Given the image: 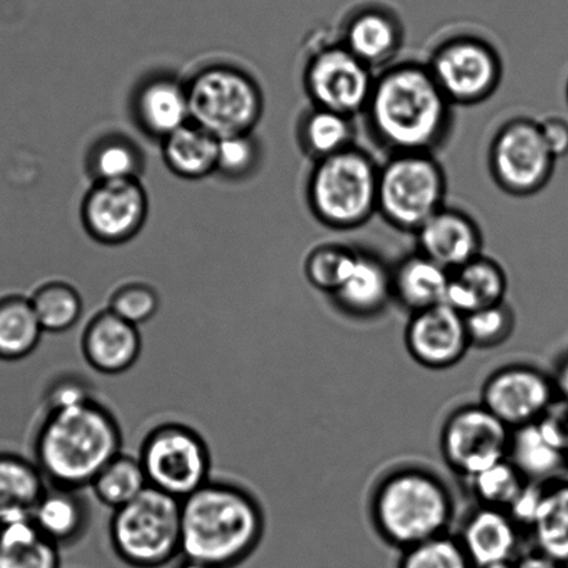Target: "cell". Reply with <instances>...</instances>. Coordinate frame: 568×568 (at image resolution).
I'll list each match as a JSON object with an SVG mask.
<instances>
[{
    "mask_svg": "<svg viewBox=\"0 0 568 568\" xmlns=\"http://www.w3.org/2000/svg\"><path fill=\"white\" fill-rule=\"evenodd\" d=\"M452 108L427 64L405 62L375 77L364 113L373 136L390 154L433 153L450 134Z\"/></svg>",
    "mask_w": 568,
    "mask_h": 568,
    "instance_id": "obj_1",
    "label": "cell"
},
{
    "mask_svg": "<svg viewBox=\"0 0 568 568\" xmlns=\"http://www.w3.org/2000/svg\"><path fill=\"white\" fill-rule=\"evenodd\" d=\"M266 516L242 485L211 479L181 500V557L203 568H236L261 546Z\"/></svg>",
    "mask_w": 568,
    "mask_h": 568,
    "instance_id": "obj_2",
    "label": "cell"
},
{
    "mask_svg": "<svg viewBox=\"0 0 568 568\" xmlns=\"http://www.w3.org/2000/svg\"><path fill=\"white\" fill-rule=\"evenodd\" d=\"M118 418L95 398L47 410L34 438V462L49 485L81 490L121 454Z\"/></svg>",
    "mask_w": 568,
    "mask_h": 568,
    "instance_id": "obj_3",
    "label": "cell"
},
{
    "mask_svg": "<svg viewBox=\"0 0 568 568\" xmlns=\"http://www.w3.org/2000/svg\"><path fill=\"white\" fill-rule=\"evenodd\" d=\"M379 537L402 551L448 534L455 499L448 485L427 468H396L375 487L369 504Z\"/></svg>",
    "mask_w": 568,
    "mask_h": 568,
    "instance_id": "obj_4",
    "label": "cell"
},
{
    "mask_svg": "<svg viewBox=\"0 0 568 568\" xmlns=\"http://www.w3.org/2000/svg\"><path fill=\"white\" fill-rule=\"evenodd\" d=\"M378 176L379 164L356 145L318 160L307 184L314 216L334 230L366 224L378 213Z\"/></svg>",
    "mask_w": 568,
    "mask_h": 568,
    "instance_id": "obj_5",
    "label": "cell"
},
{
    "mask_svg": "<svg viewBox=\"0 0 568 568\" xmlns=\"http://www.w3.org/2000/svg\"><path fill=\"white\" fill-rule=\"evenodd\" d=\"M115 556L132 568H162L181 557V500L148 487L114 510L109 523Z\"/></svg>",
    "mask_w": 568,
    "mask_h": 568,
    "instance_id": "obj_6",
    "label": "cell"
},
{
    "mask_svg": "<svg viewBox=\"0 0 568 568\" xmlns=\"http://www.w3.org/2000/svg\"><path fill=\"white\" fill-rule=\"evenodd\" d=\"M446 175L434 153H394L379 165L378 213L396 230L416 234L445 207Z\"/></svg>",
    "mask_w": 568,
    "mask_h": 568,
    "instance_id": "obj_7",
    "label": "cell"
},
{
    "mask_svg": "<svg viewBox=\"0 0 568 568\" xmlns=\"http://www.w3.org/2000/svg\"><path fill=\"white\" fill-rule=\"evenodd\" d=\"M138 459L149 487L180 500L212 479L206 440L186 424L168 422L153 427L142 440Z\"/></svg>",
    "mask_w": 568,
    "mask_h": 568,
    "instance_id": "obj_8",
    "label": "cell"
},
{
    "mask_svg": "<svg viewBox=\"0 0 568 568\" xmlns=\"http://www.w3.org/2000/svg\"><path fill=\"white\" fill-rule=\"evenodd\" d=\"M191 121L214 136L251 134L261 119L262 92L250 75L224 65L203 70L186 87Z\"/></svg>",
    "mask_w": 568,
    "mask_h": 568,
    "instance_id": "obj_9",
    "label": "cell"
},
{
    "mask_svg": "<svg viewBox=\"0 0 568 568\" xmlns=\"http://www.w3.org/2000/svg\"><path fill=\"white\" fill-rule=\"evenodd\" d=\"M427 65L454 106H474L487 101L498 90L504 75L498 51L474 36L452 37L440 43Z\"/></svg>",
    "mask_w": 568,
    "mask_h": 568,
    "instance_id": "obj_10",
    "label": "cell"
},
{
    "mask_svg": "<svg viewBox=\"0 0 568 568\" xmlns=\"http://www.w3.org/2000/svg\"><path fill=\"white\" fill-rule=\"evenodd\" d=\"M555 164L537 120H509L490 143V174L500 190L513 196L542 191L554 175Z\"/></svg>",
    "mask_w": 568,
    "mask_h": 568,
    "instance_id": "obj_11",
    "label": "cell"
},
{
    "mask_svg": "<svg viewBox=\"0 0 568 568\" xmlns=\"http://www.w3.org/2000/svg\"><path fill=\"white\" fill-rule=\"evenodd\" d=\"M511 429L481 404L450 413L440 432V452L452 471L470 479L509 456Z\"/></svg>",
    "mask_w": 568,
    "mask_h": 568,
    "instance_id": "obj_12",
    "label": "cell"
},
{
    "mask_svg": "<svg viewBox=\"0 0 568 568\" xmlns=\"http://www.w3.org/2000/svg\"><path fill=\"white\" fill-rule=\"evenodd\" d=\"M374 81L373 69L341 42L320 48L305 70V87L314 106L351 118L366 110Z\"/></svg>",
    "mask_w": 568,
    "mask_h": 568,
    "instance_id": "obj_13",
    "label": "cell"
},
{
    "mask_svg": "<svg viewBox=\"0 0 568 568\" xmlns=\"http://www.w3.org/2000/svg\"><path fill=\"white\" fill-rule=\"evenodd\" d=\"M556 404L554 377L528 364L498 368L483 385L481 405L511 432L539 422Z\"/></svg>",
    "mask_w": 568,
    "mask_h": 568,
    "instance_id": "obj_14",
    "label": "cell"
},
{
    "mask_svg": "<svg viewBox=\"0 0 568 568\" xmlns=\"http://www.w3.org/2000/svg\"><path fill=\"white\" fill-rule=\"evenodd\" d=\"M148 196L138 180L98 181L82 203L88 233L103 244H121L140 233Z\"/></svg>",
    "mask_w": 568,
    "mask_h": 568,
    "instance_id": "obj_15",
    "label": "cell"
},
{
    "mask_svg": "<svg viewBox=\"0 0 568 568\" xmlns=\"http://www.w3.org/2000/svg\"><path fill=\"white\" fill-rule=\"evenodd\" d=\"M405 345L413 361L423 367H455L471 347L466 316L446 303L412 313L405 329Z\"/></svg>",
    "mask_w": 568,
    "mask_h": 568,
    "instance_id": "obj_16",
    "label": "cell"
},
{
    "mask_svg": "<svg viewBox=\"0 0 568 568\" xmlns=\"http://www.w3.org/2000/svg\"><path fill=\"white\" fill-rule=\"evenodd\" d=\"M555 407L539 422L511 432L507 459L527 481H554L568 465L565 422Z\"/></svg>",
    "mask_w": 568,
    "mask_h": 568,
    "instance_id": "obj_17",
    "label": "cell"
},
{
    "mask_svg": "<svg viewBox=\"0 0 568 568\" xmlns=\"http://www.w3.org/2000/svg\"><path fill=\"white\" fill-rule=\"evenodd\" d=\"M416 239L418 252L449 273L483 255L481 229L459 209H440L418 229Z\"/></svg>",
    "mask_w": 568,
    "mask_h": 568,
    "instance_id": "obj_18",
    "label": "cell"
},
{
    "mask_svg": "<svg viewBox=\"0 0 568 568\" xmlns=\"http://www.w3.org/2000/svg\"><path fill=\"white\" fill-rule=\"evenodd\" d=\"M140 329L113 312L95 314L81 336L85 362L104 375H119L135 366L141 356Z\"/></svg>",
    "mask_w": 568,
    "mask_h": 568,
    "instance_id": "obj_19",
    "label": "cell"
},
{
    "mask_svg": "<svg viewBox=\"0 0 568 568\" xmlns=\"http://www.w3.org/2000/svg\"><path fill=\"white\" fill-rule=\"evenodd\" d=\"M339 42L369 69H385L400 51L404 27L393 10L373 4L347 18Z\"/></svg>",
    "mask_w": 568,
    "mask_h": 568,
    "instance_id": "obj_20",
    "label": "cell"
},
{
    "mask_svg": "<svg viewBox=\"0 0 568 568\" xmlns=\"http://www.w3.org/2000/svg\"><path fill=\"white\" fill-rule=\"evenodd\" d=\"M457 538L474 567L483 568L513 560L520 544V528L506 510L478 506L463 523Z\"/></svg>",
    "mask_w": 568,
    "mask_h": 568,
    "instance_id": "obj_21",
    "label": "cell"
},
{
    "mask_svg": "<svg viewBox=\"0 0 568 568\" xmlns=\"http://www.w3.org/2000/svg\"><path fill=\"white\" fill-rule=\"evenodd\" d=\"M331 297L346 316L377 317L394 300L393 268L377 256L358 252L352 274Z\"/></svg>",
    "mask_w": 568,
    "mask_h": 568,
    "instance_id": "obj_22",
    "label": "cell"
},
{
    "mask_svg": "<svg viewBox=\"0 0 568 568\" xmlns=\"http://www.w3.org/2000/svg\"><path fill=\"white\" fill-rule=\"evenodd\" d=\"M48 487L34 460L0 452V526L30 520Z\"/></svg>",
    "mask_w": 568,
    "mask_h": 568,
    "instance_id": "obj_23",
    "label": "cell"
},
{
    "mask_svg": "<svg viewBox=\"0 0 568 568\" xmlns=\"http://www.w3.org/2000/svg\"><path fill=\"white\" fill-rule=\"evenodd\" d=\"M507 275L494 258L478 256L450 273L445 303L468 316L479 308L505 302Z\"/></svg>",
    "mask_w": 568,
    "mask_h": 568,
    "instance_id": "obj_24",
    "label": "cell"
},
{
    "mask_svg": "<svg viewBox=\"0 0 568 568\" xmlns=\"http://www.w3.org/2000/svg\"><path fill=\"white\" fill-rule=\"evenodd\" d=\"M32 521L60 549L80 542L91 523L90 505L81 490L49 485Z\"/></svg>",
    "mask_w": 568,
    "mask_h": 568,
    "instance_id": "obj_25",
    "label": "cell"
},
{
    "mask_svg": "<svg viewBox=\"0 0 568 568\" xmlns=\"http://www.w3.org/2000/svg\"><path fill=\"white\" fill-rule=\"evenodd\" d=\"M449 280L448 270L417 252L393 268L394 300L410 313L443 305Z\"/></svg>",
    "mask_w": 568,
    "mask_h": 568,
    "instance_id": "obj_26",
    "label": "cell"
},
{
    "mask_svg": "<svg viewBox=\"0 0 568 568\" xmlns=\"http://www.w3.org/2000/svg\"><path fill=\"white\" fill-rule=\"evenodd\" d=\"M136 113L151 134L163 138L173 134L191 121L186 87L171 79L148 82L138 95Z\"/></svg>",
    "mask_w": 568,
    "mask_h": 568,
    "instance_id": "obj_27",
    "label": "cell"
},
{
    "mask_svg": "<svg viewBox=\"0 0 568 568\" xmlns=\"http://www.w3.org/2000/svg\"><path fill=\"white\" fill-rule=\"evenodd\" d=\"M219 138L190 121L164 138L165 163L176 175L196 180L217 170Z\"/></svg>",
    "mask_w": 568,
    "mask_h": 568,
    "instance_id": "obj_28",
    "label": "cell"
},
{
    "mask_svg": "<svg viewBox=\"0 0 568 568\" xmlns=\"http://www.w3.org/2000/svg\"><path fill=\"white\" fill-rule=\"evenodd\" d=\"M60 562L59 546L32 518L0 526V568H60Z\"/></svg>",
    "mask_w": 568,
    "mask_h": 568,
    "instance_id": "obj_29",
    "label": "cell"
},
{
    "mask_svg": "<svg viewBox=\"0 0 568 568\" xmlns=\"http://www.w3.org/2000/svg\"><path fill=\"white\" fill-rule=\"evenodd\" d=\"M535 550L568 568V481L545 484L542 505L529 529Z\"/></svg>",
    "mask_w": 568,
    "mask_h": 568,
    "instance_id": "obj_30",
    "label": "cell"
},
{
    "mask_svg": "<svg viewBox=\"0 0 568 568\" xmlns=\"http://www.w3.org/2000/svg\"><path fill=\"white\" fill-rule=\"evenodd\" d=\"M43 335L30 297H0V361L20 362L37 351Z\"/></svg>",
    "mask_w": 568,
    "mask_h": 568,
    "instance_id": "obj_31",
    "label": "cell"
},
{
    "mask_svg": "<svg viewBox=\"0 0 568 568\" xmlns=\"http://www.w3.org/2000/svg\"><path fill=\"white\" fill-rule=\"evenodd\" d=\"M356 126L351 115L314 106L300 125V142L307 156L318 160L355 146Z\"/></svg>",
    "mask_w": 568,
    "mask_h": 568,
    "instance_id": "obj_32",
    "label": "cell"
},
{
    "mask_svg": "<svg viewBox=\"0 0 568 568\" xmlns=\"http://www.w3.org/2000/svg\"><path fill=\"white\" fill-rule=\"evenodd\" d=\"M148 487L140 459L121 452L98 474L90 488L102 505L114 511L138 498Z\"/></svg>",
    "mask_w": 568,
    "mask_h": 568,
    "instance_id": "obj_33",
    "label": "cell"
},
{
    "mask_svg": "<svg viewBox=\"0 0 568 568\" xmlns=\"http://www.w3.org/2000/svg\"><path fill=\"white\" fill-rule=\"evenodd\" d=\"M43 333L63 334L74 327L82 314L79 291L62 281L42 285L30 297Z\"/></svg>",
    "mask_w": 568,
    "mask_h": 568,
    "instance_id": "obj_34",
    "label": "cell"
},
{
    "mask_svg": "<svg viewBox=\"0 0 568 568\" xmlns=\"http://www.w3.org/2000/svg\"><path fill=\"white\" fill-rule=\"evenodd\" d=\"M358 252L342 244H324L308 253L305 273L314 288L333 296L356 266Z\"/></svg>",
    "mask_w": 568,
    "mask_h": 568,
    "instance_id": "obj_35",
    "label": "cell"
},
{
    "mask_svg": "<svg viewBox=\"0 0 568 568\" xmlns=\"http://www.w3.org/2000/svg\"><path fill=\"white\" fill-rule=\"evenodd\" d=\"M468 483L478 506L507 510L527 479L509 459H505L468 479Z\"/></svg>",
    "mask_w": 568,
    "mask_h": 568,
    "instance_id": "obj_36",
    "label": "cell"
},
{
    "mask_svg": "<svg viewBox=\"0 0 568 568\" xmlns=\"http://www.w3.org/2000/svg\"><path fill=\"white\" fill-rule=\"evenodd\" d=\"M466 327L471 347L495 349L515 333V312L506 302L479 308L466 316Z\"/></svg>",
    "mask_w": 568,
    "mask_h": 568,
    "instance_id": "obj_37",
    "label": "cell"
},
{
    "mask_svg": "<svg viewBox=\"0 0 568 568\" xmlns=\"http://www.w3.org/2000/svg\"><path fill=\"white\" fill-rule=\"evenodd\" d=\"M399 568H476L459 538L444 534L404 550Z\"/></svg>",
    "mask_w": 568,
    "mask_h": 568,
    "instance_id": "obj_38",
    "label": "cell"
},
{
    "mask_svg": "<svg viewBox=\"0 0 568 568\" xmlns=\"http://www.w3.org/2000/svg\"><path fill=\"white\" fill-rule=\"evenodd\" d=\"M91 164L98 181L138 180L142 159L131 142L114 138L95 149Z\"/></svg>",
    "mask_w": 568,
    "mask_h": 568,
    "instance_id": "obj_39",
    "label": "cell"
},
{
    "mask_svg": "<svg viewBox=\"0 0 568 568\" xmlns=\"http://www.w3.org/2000/svg\"><path fill=\"white\" fill-rule=\"evenodd\" d=\"M160 297L153 286L143 283H132L121 286L110 297L109 311L126 323L140 327L156 316Z\"/></svg>",
    "mask_w": 568,
    "mask_h": 568,
    "instance_id": "obj_40",
    "label": "cell"
},
{
    "mask_svg": "<svg viewBox=\"0 0 568 568\" xmlns=\"http://www.w3.org/2000/svg\"><path fill=\"white\" fill-rule=\"evenodd\" d=\"M257 145L251 134L220 138L217 170L229 176L251 173L257 160Z\"/></svg>",
    "mask_w": 568,
    "mask_h": 568,
    "instance_id": "obj_41",
    "label": "cell"
},
{
    "mask_svg": "<svg viewBox=\"0 0 568 568\" xmlns=\"http://www.w3.org/2000/svg\"><path fill=\"white\" fill-rule=\"evenodd\" d=\"M93 399L88 383L79 377H63L53 382L47 390V410L68 409Z\"/></svg>",
    "mask_w": 568,
    "mask_h": 568,
    "instance_id": "obj_42",
    "label": "cell"
},
{
    "mask_svg": "<svg viewBox=\"0 0 568 568\" xmlns=\"http://www.w3.org/2000/svg\"><path fill=\"white\" fill-rule=\"evenodd\" d=\"M545 484L527 481L521 493L517 495L509 509L506 510L518 528L531 529L534 526L540 505H542Z\"/></svg>",
    "mask_w": 568,
    "mask_h": 568,
    "instance_id": "obj_43",
    "label": "cell"
},
{
    "mask_svg": "<svg viewBox=\"0 0 568 568\" xmlns=\"http://www.w3.org/2000/svg\"><path fill=\"white\" fill-rule=\"evenodd\" d=\"M540 132L554 158L560 159L568 154V121L560 115H549L538 121Z\"/></svg>",
    "mask_w": 568,
    "mask_h": 568,
    "instance_id": "obj_44",
    "label": "cell"
},
{
    "mask_svg": "<svg viewBox=\"0 0 568 568\" xmlns=\"http://www.w3.org/2000/svg\"><path fill=\"white\" fill-rule=\"evenodd\" d=\"M517 568H567L550 557L539 554L538 550L524 555L520 560L516 561Z\"/></svg>",
    "mask_w": 568,
    "mask_h": 568,
    "instance_id": "obj_45",
    "label": "cell"
},
{
    "mask_svg": "<svg viewBox=\"0 0 568 568\" xmlns=\"http://www.w3.org/2000/svg\"><path fill=\"white\" fill-rule=\"evenodd\" d=\"M557 398L568 406V355L560 363L559 368H557V373L554 377Z\"/></svg>",
    "mask_w": 568,
    "mask_h": 568,
    "instance_id": "obj_46",
    "label": "cell"
},
{
    "mask_svg": "<svg viewBox=\"0 0 568 568\" xmlns=\"http://www.w3.org/2000/svg\"><path fill=\"white\" fill-rule=\"evenodd\" d=\"M483 568H517L515 560H505L493 562V565L485 566Z\"/></svg>",
    "mask_w": 568,
    "mask_h": 568,
    "instance_id": "obj_47",
    "label": "cell"
},
{
    "mask_svg": "<svg viewBox=\"0 0 568 568\" xmlns=\"http://www.w3.org/2000/svg\"><path fill=\"white\" fill-rule=\"evenodd\" d=\"M176 568H203V567L197 566V565H195V562H192L186 559H182V557H180V565L176 566Z\"/></svg>",
    "mask_w": 568,
    "mask_h": 568,
    "instance_id": "obj_48",
    "label": "cell"
},
{
    "mask_svg": "<svg viewBox=\"0 0 568 568\" xmlns=\"http://www.w3.org/2000/svg\"><path fill=\"white\" fill-rule=\"evenodd\" d=\"M562 422H565L566 445H567V456H568V409L565 413H562Z\"/></svg>",
    "mask_w": 568,
    "mask_h": 568,
    "instance_id": "obj_49",
    "label": "cell"
},
{
    "mask_svg": "<svg viewBox=\"0 0 568 568\" xmlns=\"http://www.w3.org/2000/svg\"><path fill=\"white\" fill-rule=\"evenodd\" d=\"M567 98H568V85H567Z\"/></svg>",
    "mask_w": 568,
    "mask_h": 568,
    "instance_id": "obj_50",
    "label": "cell"
}]
</instances>
